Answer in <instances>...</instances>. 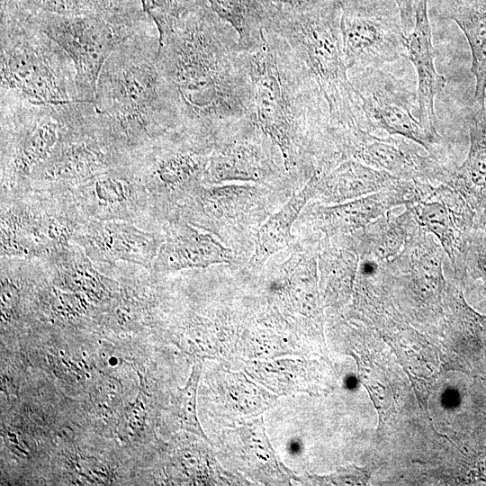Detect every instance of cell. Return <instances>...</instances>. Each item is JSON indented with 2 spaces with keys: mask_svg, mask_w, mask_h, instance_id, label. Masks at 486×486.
<instances>
[{
  "mask_svg": "<svg viewBox=\"0 0 486 486\" xmlns=\"http://www.w3.org/2000/svg\"><path fill=\"white\" fill-rule=\"evenodd\" d=\"M72 469L77 476L90 484H109L112 481V471L93 457L81 456L74 459Z\"/></svg>",
  "mask_w": 486,
  "mask_h": 486,
  "instance_id": "obj_32",
  "label": "cell"
},
{
  "mask_svg": "<svg viewBox=\"0 0 486 486\" xmlns=\"http://www.w3.org/2000/svg\"><path fill=\"white\" fill-rule=\"evenodd\" d=\"M360 99L366 130L382 129L431 150L439 136L412 113L413 96L391 75L370 69L348 76Z\"/></svg>",
  "mask_w": 486,
  "mask_h": 486,
  "instance_id": "obj_10",
  "label": "cell"
},
{
  "mask_svg": "<svg viewBox=\"0 0 486 486\" xmlns=\"http://www.w3.org/2000/svg\"><path fill=\"white\" fill-rule=\"evenodd\" d=\"M143 11L156 23L159 40L184 15L208 0H140Z\"/></svg>",
  "mask_w": 486,
  "mask_h": 486,
  "instance_id": "obj_28",
  "label": "cell"
},
{
  "mask_svg": "<svg viewBox=\"0 0 486 486\" xmlns=\"http://www.w3.org/2000/svg\"><path fill=\"white\" fill-rule=\"evenodd\" d=\"M376 206L378 205L372 201V196L361 197L329 207L325 214L328 222L335 228L346 230L359 226L374 217Z\"/></svg>",
  "mask_w": 486,
  "mask_h": 486,
  "instance_id": "obj_29",
  "label": "cell"
},
{
  "mask_svg": "<svg viewBox=\"0 0 486 486\" xmlns=\"http://www.w3.org/2000/svg\"><path fill=\"white\" fill-rule=\"evenodd\" d=\"M4 440L6 441L9 447L17 453V454H22L24 456L29 454V452L26 450V446L22 444V440L18 436L11 431L5 433Z\"/></svg>",
  "mask_w": 486,
  "mask_h": 486,
  "instance_id": "obj_40",
  "label": "cell"
},
{
  "mask_svg": "<svg viewBox=\"0 0 486 486\" xmlns=\"http://www.w3.org/2000/svg\"><path fill=\"white\" fill-rule=\"evenodd\" d=\"M19 302V292L17 288L7 280L2 281L1 308L4 320H11Z\"/></svg>",
  "mask_w": 486,
  "mask_h": 486,
  "instance_id": "obj_38",
  "label": "cell"
},
{
  "mask_svg": "<svg viewBox=\"0 0 486 486\" xmlns=\"http://www.w3.org/2000/svg\"><path fill=\"white\" fill-rule=\"evenodd\" d=\"M417 214L420 224L437 237L448 256L454 261L456 229L448 208L438 202H423L418 205Z\"/></svg>",
  "mask_w": 486,
  "mask_h": 486,
  "instance_id": "obj_27",
  "label": "cell"
},
{
  "mask_svg": "<svg viewBox=\"0 0 486 486\" xmlns=\"http://www.w3.org/2000/svg\"><path fill=\"white\" fill-rule=\"evenodd\" d=\"M475 263L480 275L486 279V246L479 248Z\"/></svg>",
  "mask_w": 486,
  "mask_h": 486,
  "instance_id": "obj_41",
  "label": "cell"
},
{
  "mask_svg": "<svg viewBox=\"0 0 486 486\" xmlns=\"http://www.w3.org/2000/svg\"><path fill=\"white\" fill-rule=\"evenodd\" d=\"M39 104L79 102L67 52L27 19L2 16L1 91Z\"/></svg>",
  "mask_w": 486,
  "mask_h": 486,
  "instance_id": "obj_5",
  "label": "cell"
},
{
  "mask_svg": "<svg viewBox=\"0 0 486 486\" xmlns=\"http://www.w3.org/2000/svg\"><path fill=\"white\" fill-rule=\"evenodd\" d=\"M231 251L212 234L186 226L163 244L156 264L165 270L206 267L228 264Z\"/></svg>",
  "mask_w": 486,
  "mask_h": 486,
  "instance_id": "obj_16",
  "label": "cell"
},
{
  "mask_svg": "<svg viewBox=\"0 0 486 486\" xmlns=\"http://www.w3.org/2000/svg\"><path fill=\"white\" fill-rule=\"evenodd\" d=\"M333 128L332 139L343 153L378 170L406 176L421 173L431 166L403 140L376 137L361 128Z\"/></svg>",
  "mask_w": 486,
  "mask_h": 486,
  "instance_id": "obj_12",
  "label": "cell"
},
{
  "mask_svg": "<svg viewBox=\"0 0 486 486\" xmlns=\"http://www.w3.org/2000/svg\"><path fill=\"white\" fill-rule=\"evenodd\" d=\"M470 148L454 182L475 207L486 204V105L477 109L469 122Z\"/></svg>",
  "mask_w": 486,
  "mask_h": 486,
  "instance_id": "obj_21",
  "label": "cell"
},
{
  "mask_svg": "<svg viewBox=\"0 0 486 486\" xmlns=\"http://www.w3.org/2000/svg\"><path fill=\"white\" fill-rule=\"evenodd\" d=\"M287 276V292L292 306L302 314L307 315L315 306L316 261L313 257H302L291 266Z\"/></svg>",
  "mask_w": 486,
  "mask_h": 486,
  "instance_id": "obj_26",
  "label": "cell"
},
{
  "mask_svg": "<svg viewBox=\"0 0 486 486\" xmlns=\"http://www.w3.org/2000/svg\"><path fill=\"white\" fill-rule=\"evenodd\" d=\"M2 230L4 249L10 254L53 250L69 238L70 229L54 218L35 217L25 212L9 213Z\"/></svg>",
  "mask_w": 486,
  "mask_h": 486,
  "instance_id": "obj_18",
  "label": "cell"
},
{
  "mask_svg": "<svg viewBox=\"0 0 486 486\" xmlns=\"http://www.w3.org/2000/svg\"><path fill=\"white\" fill-rule=\"evenodd\" d=\"M120 395V384L112 378L104 380L96 386V390L94 393V404L104 410L112 409L119 400Z\"/></svg>",
  "mask_w": 486,
  "mask_h": 486,
  "instance_id": "obj_36",
  "label": "cell"
},
{
  "mask_svg": "<svg viewBox=\"0 0 486 486\" xmlns=\"http://www.w3.org/2000/svg\"><path fill=\"white\" fill-rule=\"evenodd\" d=\"M428 5V0L416 1L414 26L406 37V56L417 74L418 120L426 129L437 133L435 128V99L445 89L446 79L436 69V51Z\"/></svg>",
  "mask_w": 486,
  "mask_h": 486,
  "instance_id": "obj_13",
  "label": "cell"
},
{
  "mask_svg": "<svg viewBox=\"0 0 486 486\" xmlns=\"http://www.w3.org/2000/svg\"><path fill=\"white\" fill-rule=\"evenodd\" d=\"M340 31L348 76L406 56L398 8L386 0H341Z\"/></svg>",
  "mask_w": 486,
  "mask_h": 486,
  "instance_id": "obj_9",
  "label": "cell"
},
{
  "mask_svg": "<svg viewBox=\"0 0 486 486\" xmlns=\"http://www.w3.org/2000/svg\"><path fill=\"white\" fill-rule=\"evenodd\" d=\"M174 466L180 470L182 474L187 477L191 482H204L207 479V462L205 458L195 450H182L175 458Z\"/></svg>",
  "mask_w": 486,
  "mask_h": 486,
  "instance_id": "obj_33",
  "label": "cell"
},
{
  "mask_svg": "<svg viewBox=\"0 0 486 486\" xmlns=\"http://www.w3.org/2000/svg\"><path fill=\"white\" fill-rule=\"evenodd\" d=\"M262 7L266 25L286 15L302 14L335 6L341 0H256Z\"/></svg>",
  "mask_w": 486,
  "mask_h": 486,
  "instance_id": "obj_30",
  "label": "cell"
},
{
  "mask_svg": "<svg viewBox=\"0 0 486 486\" xmlns=\"http://www.w3.org/2000/svg\"><path fill=\"white\" fill-rule=\"evenodd\" d=\"M74 255L72 259L64 263L59 272L61 283L68 289L79 292L94 300H104L112 297V291L84 257Z\"/></svg>",
  "mask_w": 486,
  "mask_h": 486,
  "instance_id": "obj_24",
  "label": "cell"
},
{
  "mask_svg": "<svg viewBox=\"0 0 486 486\" xmlns=\"http://www.w3.org/2000/svg\"><path fill=\"white\" fill-rule=\"evenodd\" d=\"M341 2L332 7L282 16L265 29L287 46L325 102L330 123L343 128H365L360 99L352 86L345 61L340 31Z\"/></svg>",
  "mask_w": 486,
  "mask_h": 486,
  "instance_id": "obj_4",
  "label": "cell"
},
{
  "mask_svg": "<svg viewBox=\"0 0 486 486\" xmlns=\"http://www.w3.org/2000/svg\"><path fill=\"white\" fill-rule=\"evenodd\" d=\"M82 298L76 296V294L56 292L51 298L50 306L54 313L69 317L83 312L85 310Z\"/></svg>",
  "mask_w": 486,
  "mask_h": 486,
  "instance_id": "obj_35",
  "label": "cell"
},
{
  "mask_svg": "<svg viewBox=\"0 0 486 486\" xmlns=\"http://www.w3.org/2000/svg\"><path fill=\"white\" fill-rule=\"evenodd\" d=\"M2 171L19 183L52 152L59 137L58 105L39 104L0 92Z\"/></svg>",
  "mask_w": 486,
  "mask_h": 486,
  "instance_id": "obj_8",
  "label": "cell"
},
{
  "mask_svg": "<svg viewBox=\"0 0 486 486\" xmlns=\"http://www.w3.org/2000/svg\"><path fill=\"white\" fill-rule=\"evenodd\" d=\"M440 14L454 21L464 32L472 52L471 71L475 77L473 103L486 104V0H445Z\"/></svg>",
  "mask_w": 486,
  "mask_h": 486,
  "instance_id": "obj_17",
  "label": "cell"
},
{
  "mask_svg": "<svg viewBox=\"0 0 486 486\" xmlns=\"http://www.w3.org/2000/svg\"><path fill=\"white\" fill-rule=\"evenodd\" d=\"M145 396L144 392L140 390L135 400L122 414L119 431L124 440L139 437L144 430L147 416Z\"/></svg>",
  "mask_w": 486,
  "mask_h": 486,
  "instance_id": "obj_31",
  "label": "cell"
},
{
  "mask_svg": "<svg viewBox=\"0 0 486 486\" xmlns=\"http://www.w3.org/2000/svg\"><path fill=\"white\" fill-rule=\"evenodd\" d=\"M312 482L324 485H364L366 484L369 474L365 469L355 465L341 468L328 476H310Z\"/></svg>",
  "mask_w": 486,
  "mask_h": 486,
  "instance_id": "obj_34",
  "label": "cell"
},
{
  "mask_svg": "<svg viewBox=\"0 0 486 486\" xmlns=\"http://www.w3.org/2000/svg\"><path fill=\"white\" fill-rule=\"evenodd\" d=\"M142 182L131 164L120 166L77 184L79 202L97 218L121 217L133 208Z\"/></svg>",
  "mask_w": 486,
  "mask_h": 486,
  "instance_id": "obj_14",
  "label": "cell"
},
{
  "mask_svg": "<svg viewBox=\"0 0 486 486\" xmlns=\"http://www.w3.org/2000/svg\"><path fill=\"white\" fill-rule=\"evenodd\" d=\"M156 23L125 39L99 74L94 104L131 158L179 124L158 64Z\"/></svg>",
  "mask_w": 486,
  "mask_h": 486,
  "instance_id": "obj_2",
  "label": "cell"
},
{
  "mask_svg": "<svg viewBox=\"0 0 486 486\" xmlns=\"http://www.w3.org/2000/svg\"><path fill=\"white\" fill-rule=\"evenodd\" d=\"M416 1L393 0L398 8L401 26L406 34H409L414 26Z\"/></svg>",
  "mask_w": 486,
  "mask_h": 486,
  "instance_id": "obj_39",
  "label": "cell"
},
{
  "mask_svg": "<svg viewBox=\"0 0 486 486\" xmlns=\"http://www.w3.org/2000/svg\"><path fill=\"white\" fill-rule=\"evenodd\" d=\"M318 176H311L304 187L293 194L259 228L250 265L259 266L272 255L288 247L292 241V225L317 189Z\"/></svg>",
  "mask_w": 486,
  "mask_h": 486,
  "instance_id": "obj_20",
  "label": "cell"
},
{
  "mask_svg": "<svg viewBox=\"0 0 486 486\" xmlns=\"http://www.w3.org/2000/svg\"><path fill=\"white\" fill-rule=\"evenodd\" d=\"M237 430L243 445L244 457L250 466L266 475L271 474L273 480L278 482H289L291 478L298 480L277 459L265 433L262 418L248 422Z\"/></svg>",
  "mask_w": 486,
  "mask_h": 486,
  "instance_id": "obj_23",
  "label": "cell"
},
{
  "mask_svg": "<svg viewBox=\"0 0 486 486\" xmlns=\"http://www.w3.org/2000/svg\"><path fill=\"white\" fill-rule=\"evenodd\" d=\"M83 245L97 260H127L149 266L157 254L152 236L128 224L114 221L94 222L82 236Z\"/></svg>",
  "mask_w": 486,
  "mask_h": 486,
  "instance_id": "obj_15",
  "label": "cell"
},
{
  "mask_svg": "<svg viewBox=\"0 0 486 486\" xmlns=\"http://www.w3.org/2000/svg\"><path fill=\"white\" fill-rule=\"evenodd\" d=\"M59 137L31 179L57 185L79 184L96 175L130 163L109 120L94 103L58 105Z\"/></svg>",
  "mask_w": 486,
  "mask_h": 486,
  "instance_id": "obj_6",
  "label": "cell"
},
{
  "mask_svg": "<svg viewBox=\"0 0 486 486\" xmlns=\"http://www.w3.org/2000/svg\"><path fill=\"white\" fill-rule=\"evenodd\" d=\"M41 0H2V16L27 18L40 10Z\"/></svg>",
  "mask_w": 486,
  "mask_h": 486,
  "instance_id": "obj_37",
  "label": "cell"
},
{
  "mask_svg": "<svg viewBox=\"0 0 486 486\" xmlns=\"http://www.w3.org/2000/svg\"><path fill=\"white\" fill-rule=\"evenodd\" d=\"M202 368V362H197L193 365L186 383L182 388H178L173 397L172 406L173 412L183 429L212 445L201 427L196 410L197 390Z\"/></svg>",
  "mask_w": 486,
  "mask_h": 486,
  "instance_id": "obj_25",
  "label": "cell"
},
{
  "mask_svg": "<svg viewBox=\"0 0 486 486\" xmlns=\"http://www.w3.org/2000/svg\"><path fill=\"white\" fill-rule=\"evenodd\" d=\"M317 190L329 202L341 203L380 191L391 184L394 176L356 159L349 158L326 171L316 172Z\"/></svg>",
  "mask_w": 486,
  "mask_h": 486,
  "instance_id": "obj_19",
  "label": "cell"
},
{
  "mask_svg": "<svg viewBox=\"0 0 486 486\" xmlns=\"http://www.w3.org/2000/svg\"><path fill=\"white\" fill-rule=\"evenodd\" d=\"M273 140L249 118H245L220 134L213 143L203 181L257 182L276 171L270 146Z\"/></svg>",
  "mask_w": 486,
  "mask_h": 486,
  "instance_id": "obj_11",
  "label": "cell"
},
{
  "mask_svg": "<svg viewBox=\"0 0 486 486\" xmlns=\"http://www.w3.org/2000/svg\"><path fill=\"white\" fill-rule=\"evenodd\" d=\"M208 3L219 17L235 29L242 50H248L260 40L266 18L256 0H208Z\"/></svg>",
  "mask_w": 486,
  "mask_h": 486,
  "instance_id": "obj_22",
  "label": "cell"
},
{
  "mask_svg": "<svg viewBox=\"0 0 486 486\" xmlns=\"http://www.w3.org/2000/svg\"><path fill=\"white\" fill-rule=\"evenodd\" d=\"M55 40L71 58L79 102L93 103L97 79L106 59L130 35L155 23H119L96 15L38 12L26 18Z\"/></svg>",
  "mask_w": 486,
  "mask_h": 486,
  "instance_id": "obj_7",
  "label": "cell"
},
{
  "mask_svg": "<svg viewBox=\"0 0 486 486\" xmlns=\"http://www.w3.org/2000/svg\"><path fill=\"white\" fill-rule=\"evenodd\" d=\"M158 64L179 131L214 143L248 118L252 86L235 29L208 2L180 18L160 39Z\"/></svg>",
  "mask_w": 486,
  "mask_h": 486,
  "instance_id": "obj_1",
  "label": "cell"
},
{
  "mask_svg": "<svg viewBox=\"0 0 486 486\" xmlns=\"http://www.w3.org/2000/svg\"><path fill=\"white\" fill-rule=\"evenodd\" d=\"M252 86L249 118L277 146L287 171L330 125L327 105L285 43L264 30L243 50Z\"/></svg>",
  "mask_w": 486,
  "mask_h": 486,
  "instance_id": "obj_3",
  "label": "cell"
}]
</instances>
